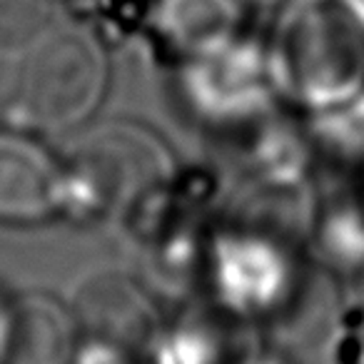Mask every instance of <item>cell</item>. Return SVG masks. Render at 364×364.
Masks as SVG:
<instances>
[{"label": "cell", "mask_w": 364, "mask_h": 364, "mask_svg": "<svg viewBox=\"0 0 364 364\" xmlns=\"http://www.w3.org/2000/svg\"><path fill=\"white\" fill-rule=\"evenodd\" d=\"M107 77L105 50L92 33L77 26L46 28L28 48L18 102L33 125L68 130L100 107Z\"/></svg>", "instance_id": "1"}, {"label": "cell", "mask_w": 364, "mask_h": 364, "mask_svg": "<svg viewBox=\"0 0 364 364\" xmlns=\"http://www.w3.org/2000/svg\"><path fill=\"white\" fill-rule=\"evenodd\" d=\"M277 65L289 87L327 97L364 75V8L359 0H297L279 28Z\"/></svg>", "instance_id": "2"}, {"label": "cell", "mask_w": 364, "mask_h": 364, "mask_svg": "<svg viewBox=\"0 0 364 364\" xmlns=\"http://www.w3.org/2000/svg\"><path fill=\"white\" fill-rule=\"evenodd\" d=\"M167 152L150 132L132 125H105L75 152L73 180L97 210H117L152 190L170 172Z\"/></svg>", "instance_id": "3"}, {"label": "cell", "mask_w": 364, "mask_h": 364, "mask_svg": "<svg viewBox=\"0 0 364 364\" xmlns=\"http://www.w3.org/2000/svg\"><path fill=\"white\" fill-rule=\"evenodd\" d=\"M65 195V175L38 140L0 130V223L38 225Z\"/></svg>", "instance_id": "4"}, {"label": "cell", "mask_w": 364, "mask_h": 364, "mask_svg": "<svg viewBox=\"0 0 364 364\" xmlns=\"http://www.w3.org/2000/svg\"><path fill=\"white\" fill-rule=\"evenodd\" d=\"M75 312L92 337L120 349H137L155 334V307L120 274L92 277L77 292Z\"/></svg>", "instance_id": "5"}, {"label": "cell", "mask_w": 364, "mask_h": 364, "mask_svg": "<svg viewBox=\"0 0 364 364\" xmlns=\"http://www.w3.org/2000/svg\"><path fill=\"white\" fill-rule=\"evenodd\" d=\"M73 359L75 324L58 302L31 294L6 312L0 364H73Z\"/></svg>", "instance_id": "6"}, {"label": "cell", "mask_w": 364, "mask_h": 364, "mask_svg": "<svg viewBox=\"0 0 364 364\" xmlns=\"http://www.w3.org/2000/svg\"><path fill=\"white\" fill-rule=\"evenodd\" d=\"M157 28L177 50L205 55L228 46L240 26L237 0H160Z\"/></svg>", "instance_id": "7"}, {"label": "cell", "mask_w": 364, "mask_h": 364, "mask_svg": "<svg viewBox=\"0 0 364 364\" xmlns=\"http://www.w3.org/2000/svg\"><path fill=\"white\" fill-rule=\"evenodd\" d=\"M46 31L41 0H0V55L28 53Z\"/></svg>", "instance_id": "8"}, {"label": "cell", "mask_w": 364, "mask_h": 364, "mask_svg": "<svg viewBox=\"0 0 364 364\" xmlns=\"http://www.w3.org/2000/svg\"><path fill=\"white\" fill-rule=\"evenodd\" d=\"M73 362L75 364H125V359H122L120 347H115V344H110V342H102V339H95V349L75 354Z\"/></svg>", "instance_id": "9"}, {"label": "cell", "mask_w": 364, "mask_h": 364, "mask_svg": "<svg viewBox=\"0 0 364 364\" xmlns=\"http://www.w3.org/2000/svg\"><path fill=\"white\" fill-rule=\"evenodd\" d=\"M252 3H259V6H272V3H279V0H252Z\"/></svg>", "instance_id": "10"}]
</instances>
